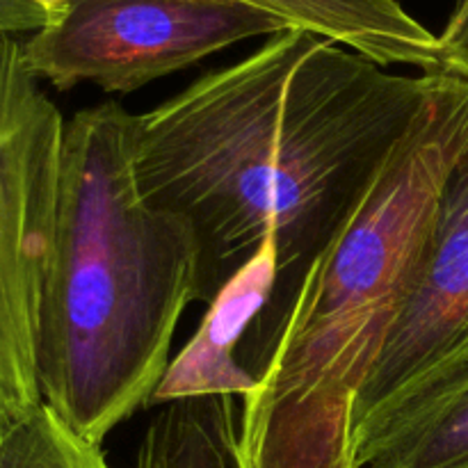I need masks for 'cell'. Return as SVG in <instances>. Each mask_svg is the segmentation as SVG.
I'll use <instances>...</instances> for the list:
<instances>
[{"label":"cell","instance_id":"obj_1","mask_svg":"<svg viewBox=\"0 0 468 468\" xmlns=\"http://www.w3.org/2000/svg\"><path fill=\"white\" fill-rule=\"evenodd\" d=\"M432 73L402 76L288 27L231 67L135 114L140 190L197 247V302L274 247V283L236 364L263 370L300 283L414 126Z\"/></svg>","mask_w":468,"mask_h":468},{"label":"cell","instance_id":"obj_2","mask_svg":"<svg viewBox=\"0 0 468 468\" xmlns=\"http://www.w3.org/2000/svg\"><path fill=\"white\" fill-rule=\"evenodd\" d=\"M133 126L135 114L114 101L64 126L39 311L41 400L96 446L154 402L197 302L195 240L142 195Z\"/></svg>","mask_w":468,"mask_h":468},{"label":"cell","instance_id":"obj_3","mask_svg":"<svg viewBox=\"0 0 468 468\" xmlns=\"http://www.w3.org/2000/svg\"><path fill=\"white\" fill-rule=\"evenodd\" d=\"M468 149V78L432 87L359 208L314 261L268 361L242 396L250 468H356L355 411L423 251L448 174Z\"/></svg>","mask_w":468,"mask_h":468},{"label":"cell","instance_id":"obj_4","mask_svg":"<svg viewBox=\"0 0 468 468\" xmlns=\"http://www.w3.org/2000/svg\"><path fill=\"white\" fill-rule=\"evenodd\" d=\"M23 44L0 32V425L44 402L37 338L67 126Z\"/></svg>","mask_w":468,"mask_h":468},{"label":"cell","instance_id":"obj_5","mask_svg":"<svg viewBox=\"0 0 468 468\" xmlns=\"http://www.w3.org/2000/svg\"><path fill=\"white\" fill-rule=\"evenodd\" d=\"M288 27L240 0H67L23 50L35 78L55 90L94 82L131 94L238 41Z\"/></svg>","mask_w":468,"mask_h":468},{"label":"cell","instance_id":"obj_6","mask_svg":"<svg viewBox=\"0 0 468 468\" xmlns=\"http://www.w3.org/2000/svg\"><path fill=\"white\" fill-rule=\"evenodd\" d=\"M468 356V149L443 183L423 251L366 378L355 437Z\"/></svg>","mask_w":468,"mask_h":468},{"label":"cell","instance_id":"obj_7","mask_svg":"<svg viewBox=\"0 0 468 468\" xmlns=\"http://www.w3.org/2000/svg\"><path fill=\"white\" fill-rule=\"evenodd\" d=\"M356 468H468V356L355 439Z\"/></svg>","mask_w":468,"mask_h":468},{"label":"cell","instance_id":"obj_8","mask_svg":"<svg viewBox=\"0 0 468 468\" xmlns=\"http://www.w3.org/2000/svg\"><path fill=\"white\" fill-rule=\"evenodd\" d=\"M355 50L382 67L407 64L443 71L439 35L416 21L398 0H240Z\"/></svg>","mask_w":468,"mask_h":468},{"label":"cell","instance_id":"obj_9","mask_svg":"<svg viewBox=\"0 0 468 468\" xmlns=\"http://www.w3.org/2000/svg\"><path fill=\"white\" fill-rule=\"evenodd\" d=\"M272 283L274 247L268 242L213 302L215 309L206 318L204 329L197 334L181 359L169 366L154 402H172L201 393L245 396L251 388V379L236 364V350L250 320L268 300Z\"/></svg>","mask_w":468,"mask_h":468},{"label":"cell","instance_id":"obj_10","mask_svg":"<svg viewBox=\"0 0 468 468\" xmlns=\"http://www.w3.org/2000/svg\"><path fill=\"white\" fill-rule=\"evenodd\" d=\"M242 398L201 393L165 402L144 430L135 468H250L240 439Z\"/></svg>","mask_w":468,"mask_h":468},{"label":"cell","instance_id":"obj_11","mask_svg":"<svg viewBox=\"0 0 468 468\" xmlns=\"http://www.w3.org/2000/svg\"><path fill=\"white\" fill-rule=\"evenodd\" d=\"M0 468H112L46 402L0 425Z\"/></svg>","mask_w":468,"mask_h":468},{"label":"cell","instance_id":"obj_12","mask_svg":"<svg viewBox=\"0 0 468 468\" xmlns=\"http://www.w3.org/2000/svg\"><path fill=\"white\" fill-rule=\"evenodd\" d=\"M443 71L468 78V0H457L446 27L439 35Z\"/></svg>","mask_w":468,"mask_h":468},{"label":"cell","instance_id":"obj_13","mask_svg":"<svg viewBox=\"0 0 468 468\" xmlns=\"http://www.w3.org/2000/svg\"><path fill=\"white\" fill-rule=\"evenodd\" d=\"M30 3L39 5L41 9H46V12H48V18H50L59 7H62L64 3H67V0H30Z\"/></svg>","mask_w":468,"mask_h":468}]
</instances>
